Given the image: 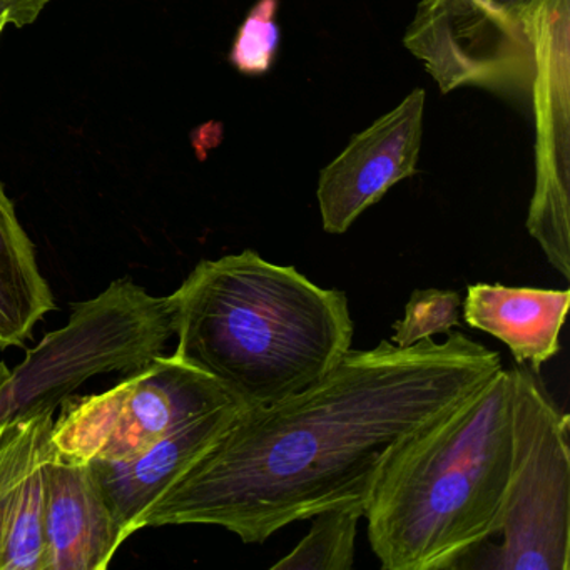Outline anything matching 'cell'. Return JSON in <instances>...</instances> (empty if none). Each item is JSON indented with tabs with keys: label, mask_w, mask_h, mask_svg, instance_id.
<instances>
[{
	"label": "cell",
	"mask_w": 570,
	"mask_h": 570,
	"mask_svg": "<svg viewBox=\"0 0 570 570\" xmlns=\"http://www.w3.org/2000/svg\"><path fill=\"white\" fill-rule=\"evenodd\" d=\"M502 368L462 332L400 348L352 350L318 382L242 410L218 442L142 517L146 527L218 525L263 543L332 507H366L396 445Z\"/></svg>",
	"instance_id": "obj_1"
},
{
	"label": "cell",
	"mask_w": 570,
	"mask_h": 570,
	"mask_svg": "<svg viewBox=\"0 0 570 570\" xmlns=\"http://www.w3.org/2000/svg\"><path fill=\"white\" fill-rule=\"evenodd\" d=\"M168 298L175 355L213 376L245 410L302 392L352 348L345 293L253 249L203 259Z\"/></svg>",
	"instance_id": "obj_2"
},
{
	"label": "cell",
	"mask_w": 570,
	"mask_h": 570,
	"mask_svg": "<svg viewBox=\"0 0 570 570\" xmlns=\"http://www.w3.org/2000/svg\"><path fill=\"white\" fill-rule=\"evenodd\" d=\"M513 459V382L502 366L390 453L363 517L380 567L462 569L499 533Z\"/></svg>",
	"instance_id": "obj_3"
},
{
	"label": "cell",
	"mask_w": 570,
	"mask_h": 570,
	"mask_svg": "<svg viewBox=\"0 0 570 570\" xmlns=\"http://www.w3.org/2000/svg\"><path fill=\"white\" fill-rule=\"evenodd\" d=\"M513 382L512 479L500 519L502 543L490 547L480 569H570L569 415L539 372L510 370ZM463 569V567H462Z\"/></svg>",
	"instance_id": "obj_4"
},
{
	"label": "cell",
	"mask_w": 570,
	"mask_h": 570,
	"mask_svg": "<svg viewBox=\"0 0 570 570\" xmlns=\"http://www.w3.org/2000/svg\"><path fill=\"white\" fill-rule=\"evenodd\" d=\"M442 95L482 88L530 96L535 52L522 9L493 0H422L403 38Z\"/></svg>",
	"instance_id": "obj_5"
},
{
	"label": "cell",
	"mask_w": 570,
	"mask_h": 570,
	"mask_svg": "<svg viewBox=\"0 0 570 570\" xmlns=\"http://www.w3.org/2000/svg\"><path fill=\"white\" fill-rule=\"evenodd\" d=\"M535 52L530 102L535 122V189L527 232L570 278V0L523 6Z\"/></svg>",
	"instance_id": "obj_6"
},
{
	"label": "cell",
	"mask_w": 570,
	"mask_h": 570,
	"mask_svg": "<svg viewBox=\"0 0 570 570\" xmlns=\"http://www.w3.org/2000/svg\"><path fill=\"white\" fill-rule=\"evenodd\" d=\"M425 91L416 88L389 115L355 135L322 169L316 188L323 229L343 235L393 186L416 173Z\"/></svg>",
	"instance_id": "obj_7"
},
{
	"label": "cell",
	"mask_w": 570,
	"mask_h": 570,
	"mask_svg": "<svg viewBox=\"0 0 570 570\" xmlns=\"http://www.w3.org/2000/svg\"><path fill=\"white\" fill-rule=\"evenodd\" d=\"M121 383L115 425L96 460L135 459L189 420L219 406L238 405L213 376L175 353L153 356Z\"/></svg>",
	"instance_id": "obj_8"
},
{
	"label": "cell",
	"mask_w": 570,
	"mask_h": 570,
	"mask_svg": "<svg viewBox=\"0 0 570 570\" xmlns=\"http://www.w3.org/2000/svg\"><path fill=\"white\" fill-rule=\"evenodd\" d=\"M242 410L233 403L203 413L135 459L89 462L125 542L141 530L146 512L218 442Z\"/></svg>",
	"instance_id": "obj_9"
},
{
	"label": "cell",
	"mask_w": 570,
	"mask_h": 570,
	"mask_svg": "<svg viewBox=\"0 0 570 570\" xmlns=\"http://www.w3.org/2000/svg\"><path fill=\"white\" fill-rule=\"evenodd\" d=\"M122 543L91 463L52 449L46 465V570L108 569Z\"/></svg>",
	"instance_id": "obj_10"
},
{
	"label": "cell",
	"mask_w": 570,
	"mask_h": 570,
	"mask_svg": "<svg viewBox=\"0 0 570 570\" xmlns=\"http://www.w3.org/2000/svg\"><path fill=\"white\" fill-rule=\"evenodd\" d=\"M569 303V289L476 283L466 288L463 320L505 343L519 365L539 372L559 355Z\"/></svg>",
	"instance_id": "obj_11"
},
{
	"label": "cell",
	"mask_w": 570,
	"mask_h": 570,
	"mask_svg": "<svg viewBox=\"0 0 570 570\" xmlns=\"http://www.w3.org/2000/svg\"><path fill=\"white\" fill-rule=\"evenodd\" d=\"M58 308L42 276L35 243L0 183V350L24 346L36 326Z\"/></svg>",
	"instance_id": "obj_12"
},
{
	"label": "cell",
	"mask_w": 570,
	"mask_h": 570,
	"mask_svg": "<svg viewBox=\"0 0 570 570\" xmlns=\"http://www.w3.org/2000/svg\"><path fill=\"white\" fill-rule=\"evenodd\" d=\"M46 449L0 503V570H46Z\"/></svg>",
	"instance_id": "obj_13"
},
{
	"label": "cell",
	"mask_w": 570,
	"mask_h": 570,
	"mask_svg": "<svg viewBox=\"0 0 570 570\" xmlns=\"http://www.w3.org/2000/svg\"><path fill=\"white\" fill-rule=\"evenodd\" d=\"M365 505L332 507L312 517L313 523L298 546L273 563V570H350L355 566L356 533Z\"/></svg>",
	"instance_id": "obj_14"
},
{
	"label": "cell",
	"mask_w": 570,
	"mask_h": 570,
	"mask_svg": "<svg viewBox=\"0 0 570 570\" xmlns=\"http://www.w3.org/2000/svg\"><path fill=\"white\" fill-rule=\"evenodd\" d=\"M56 406L0 422V503L51 440Z\"/></svg>",
	"instance_id": "obj_15"
},
{
	"label": "cell",
	"mask_w": 570,
	"mask_h": 570,
	"mask_svg": "<svg viewBox=\"0 0 570 570\" xmlns=\"http://www.w3.org/2000/svg\"><path fill=\"white\" fill-rule=\"evenodd\" d=\"M462 296L453 289H415L405 305V315L393 323L392 342L400 348L435 335H446L459 325Z\"/></svg>",
	"instance_id": "obj_16"
},
{
	"label": "cell",
	"mask_w": 570,
	"mask_h": 570,
	"mask_svg": "<svg viewBox=\"0 0 570 570\" xmlns=\"http://www.w3.org/2000/svg\"><path fill=\"white\" fill-rule=\"evenodd\" d=\"M278 8V0H258L239 26L229 61L243 75L259 76L272 69L279 46Z\"/></svg>",
	"instance_id": "obj_17"
},
{
	"label": "cell",
	"mask_w": 570,
	"mask_h": 570,
	"mask_svg": "<svg viewBox=\"0 0 570 570\" xmlns=\"http://www.w3.org/2000/svg\"><path fill=\"white\" fill-rule=\"evenodd\" d=\"M49 0H0V8H8L18 18L19 29L38 21Z\"/></svg>",
	"instance_id": "obj_18"
},
{
	"label": "cell",
	"mask_w": 570,
	"mask_h": 570,
	"mask_svg": "<svg viewBox=\"0 0 570 570\" xmlns=\"http://www.w3.org/2000/svg\"><path fill=\"white\" fill-rule=\"evenodd\" d=\"M493 2L505 9H522L529 0H493Z\"/></svg>",
	"instance_id": "obj_19"
},
{
	"label": "cell",
	"mask_w": 570,
	"mask_h": 570,
	"mask_svg": "<svg viewBox=\"0 0 570 570\" xmlns=\"http://www.w3.org/2000/svg\"><path fill=\"white\" fill-rule=\"evenodd\" d=\"M8 26H14V19H12L9 12H0V36H2Z\"/></svg>",
	"instance_id": "obj_20"
},
{
	"label": "cell",
	"mask_w": 570,
	"mask_h": 570,
	"mask_svg": "<svg viewBox=\"0 0 570 570\" xmlns=\"http://www.w3.org/2000/svg\"><path fill=\"white\" fill-rule=\"evenodd\" d=\"M0 12H9V14L12 16V19H14V26L16 28H19L18 18H16L14 12L11 11V9L8 8H0Z\"/></svg>",
	"instance_id": "obj_21"
}]
</instances>
